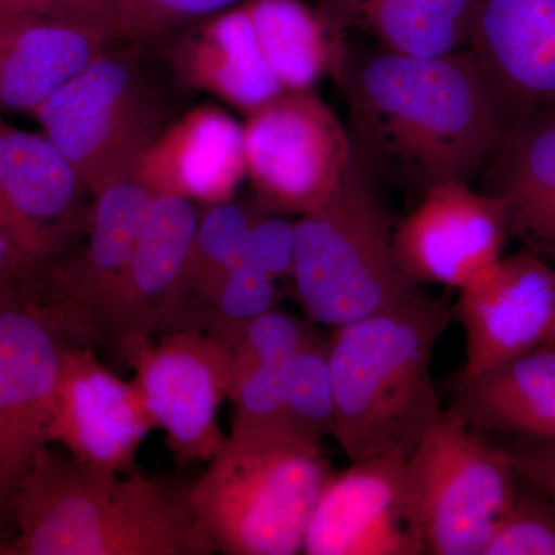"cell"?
<instances>
[{"label":"cell","mask_w":555,"mask_h":555,"mask_svg":"<svg viewBox=\"0 0 555 555\" xmlns=\"http://www.w3.org/2000/svg\"><path fill=\"white\" fill-rule=\"evenodd\" d=\"M297 247V221H288L275 211L264 210L248 229L240 264L250 266L281 280L294 273Z\"/></svg>","instance_id":"obj_31"},{"label":"cell","mask_w":555,"mask_h":555,"mask_svg":"<svg viewBox=\"0 0 555 555\" xmlns=\"http://www.w3.org/2000/svg\"><path fill=\"white\" fill-rule=\"evenodd\" d=\"M338 83L369 177L418 196L481 177L505 130L467 49L434 57L350 51Z\"/></svg>","instance_id":"obj_1"},{"label":"cell","mask_w":555,"mask_h":555,"mask_svg":"<svg viewBox=\"0 0 555 555\" xmlns=\"http://www.w3.org/2000/svg\"><path fill=\"white\" fill-rule=\"evenodd\" d=\"M116 40L30 116L78 171L91 195L131 178L171 122L134 51Z\"/></svg>","instance_id":"obj_6"},{"label":"cell","mask_w":555,"mask_h":555,"mask_svg":"<svg viewBox=\"0 0 555 555\" xmlns=\"http://www.w3.org/2000/svg\"><path fill=\"white\" fill-rule=\"evenodd\" d=\"M343 30L371 36L378 49L434 57L469 47L476 0H312Z\"/></svg>","instance_id":"obj_24"},{"label":"cell","mask_w":555,"mask_h":555,"mask_svg":"<svg viewBox=\"0 0 555 555\" xmlns=\"http://www.w3.org/2000/svg\"><path fill=\"white\" fill-rule=\"evenodd\" d=\"M133 177L153 195L206 207L233 199L246 178L243 126L214 105L193 108L171 120Z\"/></svg>","instance_id":"obj_19"},{"label":"cell","mask_w":555,"mask_h":555,"mask_svg":"<svg viewBox=\"0 0 555 555\" xmlns=\"http://www.w3.org/2000/svg\"><path fill=\"white\" fill-rule=\"evenodd\" d=\"M467 50L505 129L555 104V0H476Z\"/></svg>","instance_id":"obj_17"},{"label":"cell","mask_w":555,"mask_h":555,"mask_svg":"<svg viewBox=\"0 0 555 555\" xmlns=\"http://www.w3.org/2000/svg\"><path fill=\"white\" fill-rule=\"evenodd\" d=\"M284 364L232 358L229 390V400L235 408L232 430L287 429L283 409Z\"/></svg>","instance_id":"obj_28"},{"label":"cell","mask_w":555,"mask_h":555,"mask_svg":"<svg viewBox=\"0 0 555 555\" xmlns=\"http://www.w3.org/2000/svg\"><path fill=\"white\" fill-rule=\"evenodd\" d=\"M93 196L42 131L0 116V230L31 264L67 257L83 240Z\"/></svg>","instance_id":"obj_10"},{"label":"cell","mask_w":555,"mask_h":555,"mask_svg":"<svg viewBox=\"0 0 555 555\" xmlns=\"http://www.w3.org/2000/svg\"><path fill=\"white\" fill-rule=\"evenodd\" d=\"M244 0H108V17L118 42L147 46Z\"/></svg>","instance_id":"obj_27"},{"label":"cell","mask_w":555,"mask_h":555,"mask_svg":"<svg viewBox=\"0 0 555 555\" xmlns=\"http://www.w3.org/2000/svg\"><path fill=\"white\" fill-rule=\"evenodd\" d=\"M175 35L170 67L188 89L207 91L246 116L284 93L262 56L244 3Z\"/></svg>","instance_id":"obj_21"},{"label":"cell","mask_w":555,"mask_h":555,"mask_svg":"<svg viewBox=\"0 0 555 555\" xmlns=\"http://www.w3.org/2000/svg\"><path fill=\"white\" fill-rule=\"evenodd\" d=\"M335 473L321 443L291 430H232L189 496L217 553L295 555Z\"/></svg>","instance_id":"obj_4"},{"label":"cell","mask_w":555,"mask_h":555,"mask_svg":"<svg viewBox=\"0 0 555 555\" xmlns=\"http://www.w3.org/2000/svg\"><path fill=\"white\" fill-rule=\"evenodd\" d=\"M280 301L275 278L250 266L229 270L208 299L204 332L233 352L244 332Z\"/></svg>","instance_id":"obj_26"},{"label":"cell","mask_w":555,"mask_h":555,"mask_svg":"<svg viewBox=\"0 0 555 555\" xmlns=\"http://www.w3.org/2000/svg\"><path fill=\"white\" fill-rule=\"evenodd\" d=\"M308 324L283 310L272 309L258 317L238 346L233 349V360L258 361V363L284 364L299 347L312 337Z\"/></svg>","instance_id":"obj_30"},{"label":"cell","mask_w":555,"mask_h":555,"mask_svg":"<svg viewBox=\"0 0 555 555\" xmlns=\"http://www.w3.org/2000/svg\"><path fill=\"white\" fill-rule=\"evenodd\" d=\"M404 466V460L378 456L335 473L313 507L302 554L423 555Z\"/></svg>","instance_id":"obj_16"},{"label":"cell","mask_w":555,"mask_h":555,"mask_svg":"<svg viewBox=\"0 0 555 555\" xmlns=\"http://www.w3.org/2000/svg\"><path fill=\"white\" fill-rule=\"evenodd\" d=\"M404 481L423 555H483L521 488L505 447L449 409L406 460Z\"/></svg>","instance_id":"obj_7"},{"label":"cell","mask_w":555,"mask_h":555,"mask_svg":"<svg viewBox=\"0 0 555 555\" xmlns=\"http://www.w3.org/2000/svg\"><path fill=\"white\" fill-rule=\"evenodd\" d=\"M199 217L192 201L153 196L129 262L94 320L93 343L124 358L131 347L158 337Z\"/></svg>","instance_id":"obj_15"},{"label":"cell","mask_w":555,"mask_h":555,"mask_svg":"<svg viewBox=\"0 0 555 555\" xmlns=\"http://www.w3.org/2000/svg\"><path fill=\"white\" fill-rule=\"evenodd\" d=\"M451 321L444 299L423 294L334 328V438L350 463L414 454L441 414L430 361Z\"/></svg>","instance_id":"obj_3"},{"label":"cell","mask_w":555,"mask_h":555,"mask_svg":"<svg viewBox=\"0 0 555 555\" xmlns=\"http://www.w3.org/2000/svg\"><path fill=\"white\" fill-rule=\"evenodd\" d=\"M507 238L500 199L456 181L423 193L392 232L397 257L416 284L456 291L502 257Z\"/></svg>","instance_id":"obj_14"},{"label":"cell","mask_w":555,"mask_h":555,"mask_svg":"<svg viewBox=\"0 0 555 555\" xmlns=\"http://www.w3.org/2000/svg\"><path fill=\"white\" fill-rule=\"evenodd\" d=\"M155 422L137 383L105 366L91 346L68 343L54 393L50 443L83 465L131 473Z\"/></svg>","instance_id":"obj_13"},{"label":"cell","mask_w":555,"mask_h":555,"mask_svg":"<svg viewBox=\"0 0 555 555\" xmlns=\"http://www.w3.org/2000/svg\"><path fill=\"white\" fill-rule=\"evenodd\" d=\"M503 447L513 456L521 480L539 489L555 506V444L509 440Z\"/></svg>","instance_id":"obj_32"},{"label":"cell","mask_w":555,"mask_h":555,"mask_svg":"<svg viewBox=\"0 0 555 555\" xmlns=\"http://www.w3.org/2000/svg\"><path fill=\"white\" fill-rule=\"evenodd\" d=\"M113 40L108 17L93 11L0 17V113L31 115Z\"/></svg>","instance_id":"obj_18"},{"label":"cell","mask_w":555,"mask_h":555,"mask_svg":"<svg viewBox=\"0 0 555 555\" xmlns=\"http://www.w3.org/2000/svg\"><path fill=\"white\" fill-rule=\"evenodd\" d=\"M449 411L483 433L555 444V346L456 383Z\"/></svg>","instance_id":"obj_22"},{"label":"cell","mask_w":555,"mask_h":555,"mask_svg":"<svg viewBox=\"0 0 555 555\" xmlns=\"http://www.w3.org/2000/svg\"><path fill=\"white\" fill-rule=\"evenodd\" d=\"M483 555H555V506L521 480L516 502L496 525Z\"/></svg>","instance_id":"obj_29"},{"label":"cell","mask_w":555,"mask_h":555,"mask_svg":"<svg viewBox=\"0 0 555 555\" xmlns=\"http://www.w3.org/2000/svg\"><path fill=\"white\" fill-rule=\"evenodd\" d=\"M451 310L465 332V366L456 378L465 383L555 346V268L526 250L500 257L460 288Z\"/></svg>","instance_id":"obj_12"},{"label":"cell","mask_w":555,"mask_h":555,"mask_svg":"<svg viewBox=\"0 0 555 555\" xmlns=\"http://www.w3.org/2000/svg\"><path fill=\"white\" fill-rule=\"evenodd\" d=\"M50 10L93 11L108 17V0H0V17Z\"/></svg>","instance_id":"obj_34"},{"label":"cell","mask_w":555,"mask_h":555,"mask_svg":"<svg viewBox=\"0 0 555 555\" xmlns=\"http://www.w3.org/2000/svg\"><path fill=\"white\" fill-rule=\"evenodd\" d=\"M259 49L284 91L313 90L341 76L350 49L346 30L310 0H244Z\"/></svg>","instance_id":"obj_23"},{"label":"cell","mask_w":555,"mask_h":555,"mask_svg":"<svg viewBox=\"0 0 555 555\" xmlns=\"http://www.w3.org/2000/svg\"><path fill=\"white\" fill-rule=\"evenodd\" d=\"M68 345L25 302L0 308V534L9 543L14 499L50 443L54 393Z\"/></svg>","instance_id":"obj_11"},{"label":"cell","mask_w":555,"mask_h":555,"mask_svg":"<svg viewBox=\"0 0 555 555\" xmlns=\"http://www.w3.org/2000/svg\"><path fill=\"white\" fill-rule=\"evenodd\" d=\"M283 409L291 433L321 444L324 438L334 437L335 397L327 341L315 334L284 364Z\"/></svg>","instance_id":"obj_25"},{"label":"cell","mask_w":555,"mask_h":555,"mask_svg":"<svg viewBox=\"0 0 555 555\" xmlns=\"http://www.w3.org/2000/svg\"><path fill=\"white\" fill-rule=\"evenodd\" d=\"M188 485L42 449L11 507L9 555H208Z\"/></svg>","instance_id":"obj_2"},{"label":"cell","mask_w":555,"mask_h":555,"mask_svg":"<svg viewBox=\"0 0 555 555\" xmlns=\"http://www.w3.org/2000/svg\"><path fill=\"white\" fill-rule=\"evenodd\" d=\"M31 262L21 257L0 230V308L20 302Z\"/></svg>","instance_id":"obj_33"},{"label":"cell","mask_w":555,"mask_h":555,"mask_svg":"<svg viewBox=\"0 0 555 555\" xmlns=\"http://www.w3.org/2000/svg\"><path fill=\"white\" fill-rule=\"evenodd\" d=\"M292 280L306 315L332 331L422 297L357 155L337 195L298 218Z\"/></svg>","instance_id":"obj_5"},{"label":"cell","mask_w":555,"mask_h":555,"mask_svg":"<svg viewBox=\"0 0 555 555\" xmlns=\"http://www.w3.org/2000/svg\"><path fill=\"white\" fill-rule=\"evenodd\" d=\"M122 360L179 465L210 462L228 438L218 414L229 400L232 352L206 332L177 331L139 343Z\"/></svg>","instance_id":"obj_9"},{"label":"cell","mask_w":555,"mask_h":555,"mask_svg":"<svg viewBox=\"0 0 555 555\" xmlns=\"http://www.w3.org/2000/svg\"><path fill=\"white\" fill-rule=\"evenodd\" d=\"M0 555H9V543L2 534H0Z\"/></svg>","instance_id":"obj_35"},{"label":"cell","mask_w":555,"mask_h":555,"mask_svg":"<svg viewBox=\"0 0 555 555\" xmlns=\"http://www.w3.org/2000/svg\"><path fill=\"white\" fill-rule=\"evenodd\" d=\"M481 175V190L505 207L511 238L555 268V104L509 124Z\"/></svg>","instance_id":"obj_20"},{"label":"cell","mask_w":555,"mask_h":555,"mask_svg":"<svg viewBox=\"0 0 555 555\" xmlns=\"http://www.w3.org/2000/svg\"><path fill=\"white\" fill-rule=\"evenodd\" d=\"M246 118V178L262 207L301 217L337 195L356 150L313 90L284 91Z\"/></svg>","instance_id":"obj_8"}]
</instances>
